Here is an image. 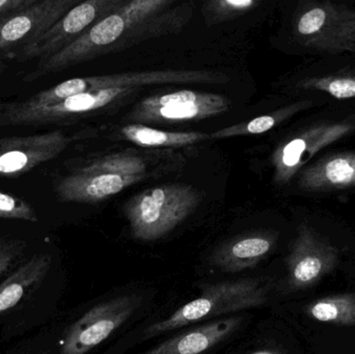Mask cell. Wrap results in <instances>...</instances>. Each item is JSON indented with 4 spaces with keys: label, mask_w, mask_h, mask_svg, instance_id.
<instances>
[{
    "label": "cell",
    "mask_w": 355,
    "mask_h": 354,
    "mask_svg": "<svg viewBox=\"0 0 355 354\" xmlns=\"http://www.w3.org/2000/svg\"><path fill=\"white\" fill-rule=\"evenodd\" d=\"M70 143V137L60 130L0 139V177L22 176L58 157Z\"/></svg>",
    "instance_id": "cell-12"
},
{
    "label": "cell",
    "mask_w": 355,
    "mask_h": 354,
    "mask_svg": "<svg viewBox=\"0 0 355 354\" xmlns=\"http://www.w3.org/2000/svg\"><path fill=\"white\" fill-rule=\"evenodd\" d=\"M48 255H37L12 272L0 284V315L18 305L27 293L37 287L49 270Z\"/></svg>",
    "instance_id": "cell-16"
},
{
    "label": "cell",
    "mask_w": 355,
    "mask_h": 354,
    "mask_svg": "<svg viewBox=\"0 0 355 354\" xmlns=\"http://www.w3.org/2000/svg\"><path fill=\"white\" fill-rule=\"evenodd\" d=\"M79 2L37 0L35 3L0 21V55L12 57L39 39Z\"/></svg>",
    "instance_id": "cell-11"
},
{
    "label": "cell",
    "mask_w": 355,
    "mask_h": 354,
    "mask_svg": "<svg viewBox=\"0 0 355 354\" xmlns=\"http://www.w3.org/2000/svg\"><path fill=\"white\" fill-rule=\"evenodd\" d=\"M312 319L341 326H355V293H340L313 301L306 308Z\"/></svg>",
    "instance_id": "cell-18"
},
{
    "label": "cell",
    "mask_w": 355,
    "mask_h": 354,
    "mask_svg": "<svg viewBox=\"0 0 355 354\" xmlns=\"http://www.w3.org/2000/svg\"><path fill=\"white\" fill-rule=\"evenodd\" d=\"M37 0H0V21L35 3Z\"/></svg>",
    "instance_id": "cell-24"
},
{
    "label": "cell",
    "mask_w": 355,
    "mask_h": 354,
    "mask_svg": "<svg viewBox=\"0 0 355 354\" xmlns=\"http://www.w3.org/2000/svg\"><path fill=\"white\" fill-rule=\"evenodd\" d=\"M147 175L143 158L128 153L104 156L58 182L56 195L62 202L98 203L141 182Z\"/></svg>",
    "instance_id": "cell-3"
},
{
    "label": "cell",
    "mask_w": 355,
    "mask_h": 354,
    "mask_svg": "<svg viewBox=\"0 0 355 354\" xmlns=\"http://www.w3.org/2000/svg\"><path fill=\"white\" fill-rule=\"evenodd\" d=\"M8 68V64H6V62H1V60H0V74H2V73L6 72V69Z\"/></svg>",
    "instance_id": "cell-25"
},
{
    "label": "cell",
    "mask_w": 355,
    "mask_h": 354,
    "mask_svg": "<svg viewBox=\"0 0 355 354\" xmlns=\"http://www.w3.org/2000/svg\"><path fill=\"white\" fill-rule=\"evenodd\" d=\"M312 105L313 103L310 101L296 102L291 105L275 110L271 114L257 116L248 122L240 123V124L215 131V132L211 133L210 139H225V137L240 136V135L262 134V133L271 130L273 127L281 124L287 118H291L294 114L308 109Z\"/></svg>",
    "instance_id": "cell-19"
},
{
    "label": "cell",
    "mask_w": 355,
    "mask_h": 354,
    "mask_svg": "<svg viewBox=\"0 0 355 354\" xmlns=\"http://www.w3.org/2000/svg\"><path fill=\"white\" fill-rule=\"evenodd\" d=\"M252 354H277V353H272V351H257V353H254Z\"/></svg>",
    "instance_id": "cell-26"
},
{
    "label": "cell",
    "mask_w": 355,
    "mask_h": 354,
    "mask_svg": "<svg viewBox=\"0 0 355 354\" xmlns=\"http://www.w3.org/2000/svg\"><path fill=\"white\" fill-rule=\"evenodd\" d=\"M172 3L170 0L127 1L118 10L98 21L74 43L46 60H39L35 68L23 77V81L33 82L42 77L72 68L110 51L112 45H119L129 33H135Z\"/></svg>",
    "instance_id": "cell-1"
},
{
    "label": "cell",
    "mask_w": 355,
    "mask_h": 354,
    "mask_svg": "<svg viewBox=\"0 0 355 354\" xmlns=\"http://www.w3.org/2000/svg\"><path fill=\"white\" fill-rule=\"evenodd\" d=\"M0 218L37 222V213L31 204L20 197L0 191Z\"/></svg>",
    "instance_id": "cell-22"
},
{
    "label": "cell",
    "mask_w": 355,
    "mask_h": 354,
    "mask_svg": "<svg viewBox=\"0 0 355 354\" xmlns=\"http://www.w3.org/2000/svg\"><path fill=\"white\" fill-rule=\"evenodd\" d=\"M298 87L306 91H322L337 99L355 98V72H340L302 79Z\"/></svg>",
    "instance_id": "cell-20"
},
{
    "label": "cell",
    "mask_w": 355,
    "mask_h": 354,
    "mask_svg": "<svg viewBox=\"0 0 355 354\" xmlns=\"http://www.w3.org/2000/svg\"><path fill=\"white\" fill-rule=\"evenodd\" d=\"M339 263L335 245L308 224H302L287 257L288 284L293 290H306L318 284Z\"/></svg>",
    "instance_id": "cell-10"
},
{
    "label": "cell",
    "mask_w": 355,
    "mask_h": 354,
    "mask_svg": "<svg viewBox=\"0 0 355 354\" xmlns=\"http://www.w3.org/2000/svg\"><path fill=\"white\" fill-rule=\"evenodd\" d=\"M126 2L125 0H87L79 2L49 30L10 58L19 62L46 60L74 43L98 21L112 14Z\"/></svg>",
    "instance_id": "cell-8"
},
{
    "label": "cell",
    "mask_w": 355,
    "mask_h": 354,
    "mask_svg": "<svg viewBox=\"0 0 355 354\" xmlns=\"http://www.w3.org/2000/svg\"><path fill=\"white\" fill-rule=\"evenodd\" d=\"M200 202V193L186 184L152 187L131 197L125 214L137 240H158L183 222Z\"/></svg>",
    "instance_id": "cell-2"
},
{
    "label": "cell",
    "mask_w": 355,
    "mask_h": 354,
    "mask_svg": "<svg viewBox=\"0 0 355 354\" xmlns=\"http://www.w3.org/2000/svg\"><path fill=\"white\" fill-rule=\"evenodd\" d=\"M241 318H225L186 330L144 354H200L233 334Z\"/></svg>",
    "instance_id": "cell-15"
},
{
    "label": "cell",
    "mask_w": 355,
    "mask_h": 354,
    "mask_svg": "<svg viewBox=\"0 0 355 354\" xmlns=\"http://www.w3.org/2000/svg\"><path fill=\"white\" fill-rule=\"evenodd\" d=\"M258 4L256 0H215L206 3L205 10L211 20L217 22L231 17L241 16Z\"/></svg>",
    "instance_id": "cell-21"
},
{
    "label": "cell",
    "mask_w": 355,
    "mask_h": 354,
    "mask_svg": "<svg viewBox=\"0 0 355 354\" xmlns=\"http://www.w3.org/2000/svg\"><path fill=\"white\" fill-rule=\"evenodd\" d=\"M121 134L135 145L149 148L184 147L210 139L204 132H170L139 124L127 125Z\"/></svg>",
    "instance_id": "cell-17"
},
{
    "label": "cell",
    "mask_w": 355,
    "mask_h": 354,
    "mask_svg": "<svg viewBox=\"0 0 355 354\" xmlns=\"http://www.w3.org/2000/svg\"><path fill=\"white\" fill-rule=\"evenodd\" d=\"M25 245L19 241L0 243V276L6 274L20 258Z\"/></svg>",
    "instance_id": "cell-23"
},
{
    "label": "cell",
    "mask_w": 355,
    "mask_h": 354,
    "mask_svg": "<svg viewBox=\"0 0 355 354\" xmlns=\"http://www.w3.org/2000/svg\"><path fill=\"white\" fill-rule=\"evenodd\" d=\"M139 305V297L126 295L96 306L67 332L60 345V354L89 353L124 324Z\"/></svg>",
    "instance_id": "cell-9"
},
{
    "label": "cell",
    "mask_w": 355,
    "mask_h": 354,
    "mask_svg": "<svg viewBox=\"0 0 355 354\" xmlns=\"http://www.w3.org/2000/svg\"><path fill=\"white\" fill-rule=\"evenodd\" d=\"M231 102L220 95L183 89L146 98L127 118L135 124H174L225 114Z\"/></svg>",
    "instance_id": "cell-6"
},
{
    "label": "cell",
    "mask_w": 355,
    "mask_h": 354,
    "mask_svg": "<svg viewBox=\"0 0 355 354\" xmlns=\"http://www.w3.org/2000/svg\"><path fill=\"white\" fill-rule=\"evenodd\" d=\"M300 185L310 193H327L355 187V152L331 154L300 172Z\"/></svg>",
    "instance_id": "cell-13"
},
{
    "label": "cell",
    "mask_w": 355,
    "mask_h": 354,
    "mask_svg": "<svg viewBox=\"0 0 355 354\" xmlns=\"http://www.w3.org/2000/svg\"><path fill=\"white\" fill-rule=\"evenodd\" d=\"M298 41L325 53H355V10L331 1L309 4L294 23Z\"/></svg>",
    "instance_id": "cell-5"
},
{
    "label": "cell",
    "mask_w": 355,
    "mask_h": 354,
    "mask_svg": "<svg viewBox=\"0 0 355 354\" xmlns=\"http://www.w3.org/2000/svg\"><path fill=\"white\" fill-rule=\"evenodd\" d=\"M266 301V289L254 278L207 285L198 299L186 303L166 319L150 326L144 333V338H154L194 322L260 307Z\"/></svg>",
    "instance_id": "cell-4"
},
{
    "label": "cell",
    "mask_w": 355,
    "mask_h": 354,
    "mask_svg": "<svg viewBox=\"0 0 355 354\" xmlns=\"http://www.w3.org/2000/svg\"><path fill=\"white\" fill-rule=\"evenodd\" d=\"M354 131V121L346 118L321 121L291 135L277 148L271 158L275 182L279 185L287 184L318 152L352 134Z\"/></svg>",
    "instance_id": "cell-7"
},
{
    "label": "cell",
    "mask_w": 355,
    "mask_h": 354,
    "mask_svg": "<svg viewBox=\"0 0 355 354\" xmlns=\"http://www.w3.org/2000/svg\"><path fill=\"white\" fill-rule=\"evenodd\" d=\"M277 236L254 233L237 237L213 253L212 264L225 272H239L258 265L275 247Z\"/></svg>",
    "instance_id": "cell-14"
}]
</instances>
